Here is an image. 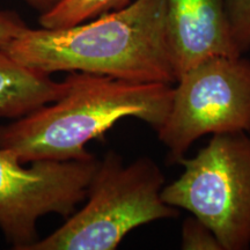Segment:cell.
I'll use <instances>...</instances> for the list:
<instances>
[{
  "label": "cell",
  "instance_id": "1",
  "mask_svg": "<svg viewBox=\"0 0 250 250\" xmlns=\"http://www.w3.org/2000/svg\"><path fill=\"white\" fill-rule=\"evenodd\" d=\"M4 50L24 66L49 74L83 72L132 83H176L166 0H131L66 28H28Z\"/></svg>",
  "mask_w": 250,
  "mask_h": 250
},
{
  "label": "cell",
  "instance_id": "2",
  "mask_svg": "<svg viewBox=\"0 0 250 250\" xmlns=\"http://www.w3.org/2000/svg\"><path fill=\"white\" fill-rule=\"evenodd\" d=\"M65 83L66 89L56 101L0 126V148L22 164L88 158L87 144L101 139L124 118L158 130L169 111L174 87L83 72H70Z\"/></svg>",
  "mask_w": 250,
  "mask_h": 250
},
{
  "label": "cell",
  "instance_id": "3",
  "mask_svg": "<svg viewBox=\"0 0 250 250\" xmlns=\"http://www.w3.org/2000/svg\"><path fill=\"white\" fill-rule=\"evenodd\" d=\"M165 176L156 162L140 156L125 165L109 151L99 160L86 204L29 250H114L133 229L179 217L180 210L162 199Z\"/></svg>",
  "mask_w": 250,
  "mask_h": 250
},
{
  "label": "cell",
  "instance_id": "4",
  "mask_svg": "<svg viewBox=\"0 0 250 250\" xmlns=\"http://www.w3.org/2000/svg\"><path fill=\"white\" fill-rule=\"evenodd\" d=\"M162 189V199L186 210L217 236L223 250L250 248V132L212 136Z\"/></svg>",
  "mask_w": 250,
  "mask_h": 250
},
{
  "label": "cell",
  "instance_id": "5",
  "mask_svg": "<svg viewBox=\"0 0 250 250\" xmlns=\"http://www.w3.org/2000/svg\"><path fill=\"white\" fill-rule=\"evenodd\" d=\"M173 87L164 124L155 131L179 162L206 134L250 132V61L214 57L184 72Z\"/></svg>",
  "mask_w": 250,
  "mask_h": 250
},
{
  "label": "cell",
  "instance_id": "6",
  "mask_svg": "<svg viewBox=\"0 0 250 250\" xmlns=\"http://www.w3.org/2000/svg\"><path fill=\"white\" fill-rule=\"evenodd\" d=\"M99 160H36L28 167L0 148V229L15 250H29L41 239L37 223L56 213L65 219L86 201Z\"/></svg>",
  "mask_w": 250,
  "mask_h": 250
},
{
  "label": "cell",
  "instance_id": "7",
  "mask_svg": "<svg viewBox=\"0 0 250 250\" xmlns=\"http://www.w3.org/2000/svg\"><path fill=\"white\" fill-rule=\"evenodd\" d=\"M166 27L176 80L210 58L242 56L224 0H166Z\"/></svg>",
  "mask_w": 250,
  "mask_h": 250
},
{
  "label": "cell",
  "instance_id": "8",
  "mask_svg": "<svg viewBox=\"0 0 250 250\" xmlns=\"http://www.w3.org/2000/svg\"><path fill=\"white\" fill-rule=\"evenodd\" d=\"M65 89V80H52L51 74L24 66L0 49V118L24 117L56 101Z\"/></svg>",
  "mask_w": 250,
  "mask_h": 250
},
{
  "label": "cell",
  "instance_id": "9",
  "mask_svg": "<svg viewBox=\"0 0 250 250\" xmlns=\"http://www.w3.org/2000/svg\"><path fill=\"white\" fill-rule=\"evenodd\" d=\"M131 0H61L54 8L40 15L42 28L57 29L76 26L99 15L127 5Z\"/></svg>",
  "mask_w": 250,
  "mask_h": 250
},
{
  "label": "cell",
  "instance_id": "10",
  "mask_svg": "<svg viewBox=\"0 0 250 250\" xmlns=\"http://www.w3.org/2000/svg\"><path fill=\"white\" fill-rule=\"evenodd\" d=\"M236 48L243 55L250 49V0H224Z\"/></svg>",
  "mask_w": 250,
  "mask_h": 250
},
{
  "label": "cell",
  "instance_id": "11",
  "mask_svg": "<svg viewBox=\"0 0 250 250\" xmlns=\"http://www.w3.org/2000/svg\"><path fill=\"white\" fill-rule=\"evenodd\" d=\"M181 246L184 250H223L214 233L193 215L184 220Z\"/></svg>",
  "mask_w": 250,
  "mask_h": 250
},
{
  "label": "cell",
  "instance_id": "12",
  "mask_svg": "<svg viewBox=\"0 0 250 250\" xmlns=\"http://www.w3.org/2000/svg\"><path fill=\"white\" fill-rule=\"evenodd\" d=\"M27 23L13 11L0 9V49L28 29Z\"/></svg>",
  "mask_w": 250,
  "mask_h": 250
},
{
  "label": "cell",
  "instance_id": "13",
  "mask_svg": "<svg viewBox=\"0 0 250 250\" xmlns=\"http://www.w3.org/2000/svg\"><path fill=\"white\" fill-rule=\"evenodd\" d=\"M31 8L36 9L40 14L46 13L52 9L61 0H23Z\"/></svg>",
  "mask_w": 250,
  "mask_h": 250
}]
</instances>
